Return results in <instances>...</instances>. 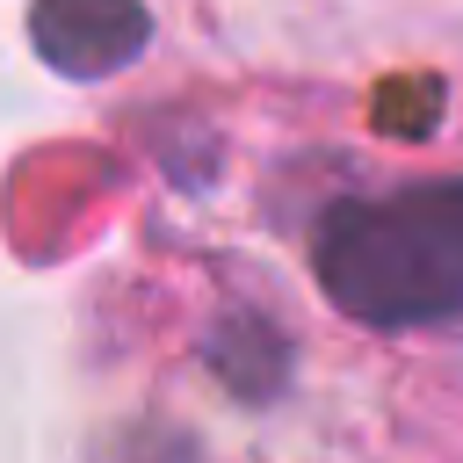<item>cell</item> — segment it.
Wrapping results in <instances>:
<instances>
[{"mask_svg":"<svg viewBox=\"0 0 463 463\" xmlns=\"http://www.w3.org/2000/svg\"><path fill=\"white\" fill-rule=\"evenodd\" d=\"M311 275L376 333L463 326V174L333 203L311 232Z\"/></svg>","mask_w":463,"mask_h":463,"instance_id":"cell-1","label":"cell"},{"mask_svg":"<svg viewBox=\"0 0 463 463\" xmlns=\"http://www.w3.org/2000/svg\"><path fill=\"white\" fill-rule=\"evenodd\" d=\"M29 29L43 65H58L65 80H109L152 43V22L137 0H36Z\"/></svg>","mask_w":463,"mask_h":463,"instance_id":"cell-2","label":"cell"},{"mask_svg":"<svg viewBox=\"0 0 463 463\" xmlns=\"http://www.w3.org/2000/svg\"><path fill=\"white\" fill-rule=\"evenodd\" d=\"M210 362L224 369V383H232L239 398L268 405V398H275V383H282V369H289V340H282L268 318L239 311V318H224V326L210 333Z\"/></svg>","mask_w":463,"mask_h":463,"instance_id":"cell-3","label":"cell"}]
</instances>
